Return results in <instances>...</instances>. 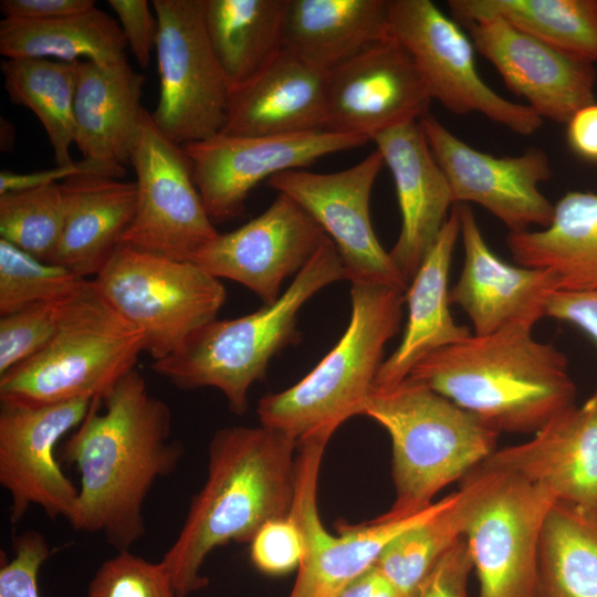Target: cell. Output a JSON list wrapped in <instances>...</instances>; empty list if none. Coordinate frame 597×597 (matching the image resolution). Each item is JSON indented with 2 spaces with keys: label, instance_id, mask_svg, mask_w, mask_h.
<instances>
[{
  "label": "cell",
  "instance_id": "obj_1",
  "mask_svg": "<svg viewBox=\"0 0 597 597\" xmlns=\"http://www.w3.org/2000/svg\"><path fill=\"white\" fill-rule=\"evenodd\" d=\"M172 434L168 405L134 369L91 408L69 438L62 459L80 473L75 509L78 532L102 534L117 552L145 532L144 504L157 480L175 472L184 457Z\"/></svg>",
  "mask_w": 597,
  "mask_h": 597
},
{
  "label": "cell",
  "instance_id": "obj_2",
  "mask_svg": "<svg viewBox=\"0 0 597 597\" xmlns=\"http://www.w3.org/2000/svg\"><path fill=\"white\" fill-rule=\"evenodd\" d=\"M297 447L295 439L263 425L224 427L213 433L206 480L160 561L177 597L209 585L202 566L216 548L250 543L265 523L289 515Z\"/></svg>",
  "mask_w": 597,
  "mask_h": 597
},
{
  "label": "cell",
  "instance_id": "obj_3",
  "mask_svg": "<svg viewBox=\"0 0 597 597\" xmlns=\"http://www.w3.org/2000/svg\"><path fill=\"white\" fill-rule=\"evenodd\" d=\"M408 377L500 433H535L576 397L566 356L524 326L471 334L425 356Z\"/></svg>",
  "mask_w": 597,
  "mask_h": 597
},
{
  "label": "cell",
  "instance_id": "obj_4",
  "mask_svg": "<svg viewBox=\"0 0 597 597\" xmlns=\"http://www.w3.org/2000/svg\"><path fill=\"white\" fill-rule=\"evenodd\" d=\"M346 280L338 251L327 237L280 297L232 320L198 328L174 354L151 368L180 389L216 388L235 415L248 410L251 386L265 377L270 360L300 341L297 315L325 286Z\"/></svg>",
  "mask_w": 597,
  "mask_h": 597
},
{
  "label": "cell",
  "instance_id": "obj_5",
  "mask_svg": "<svg viewBox=\"0 0 597 597\" xmlns=\"http://www.w3.org/2000/svg\"><path fill=\"white\" fill-rule=\"evenodd\" d=\"M363 416L380 425L391 440L395 499L380 514L387 519L429 507L440 491L496 450L500 436L474 413L410 377L373 391Z\"/></svg>",
  "mask_w": 597,
  "mask_h": 597
},
{
  "label": "cell",
  "instance_id": "obj_6",
  "mask_svg": "<svg viewBox=\"0 0 597 597\" xmlns=\"http://www.w3.org/2000/svg\"><path fill=\"white\" fill-rule=\"evenodd\" d=\"M350 320L337 344L298 383L258 404L260 423L297 442L332 438L349 418L363 415L398 333L405 292L376 283H352Z\"/></svg>",
  "mask_w": 597,
  "mask_h": 597
},
{
  "label": "cell",
  "instance_id": "obj_7",
  "mask_svg": "<svg viewBox=\"0 0 597 597\" xmlns=\"http://www.w3.org/2000/svg\"><path fill=\"white\" fill-rule=\"evenodd\" d=\"M144 352L142 331L102 296L92 280L70 300L60 327L46 346L0 376V400H102L135 369Z\"/></svg>",
  "mask_w": 597,
  "mask_h": 597
},
{
  "label": "cell",
  "instance_id": "obj_8",
  "mask_svg": "<svg viewBox=\"0 0 597 597\" xmlns=\"http://www.w3.org/2000/svg\"><path fill=\"white\" fill-rule=\"evenodd\" d=\"M102 296L142 331L153 360L178 350L217 318L227 292L191 261H177L123 243L94 277Z\"/></svg>",
  "mask_w": 597,
  "mask_h": 597
},
{
  "label": "cell",
  "instance_id": "obj_9",
  "mask_svg": "<svg viewBox=\"0 0 597 597\" xmlns=\"http://www.w3.org/2000/svg\"><path fill=\"white\" fill-rule=\"evenodd\" d=\"M205 0H154L159 98L151 118L174 143L185 146L223 128L230 86L211 49Z\"/></svg>",
  "mask_w": 597,
  "mask_h": 597
},
{
  "label": "cell",
  "instance_id": "obj_10",
  "mask_svg": "<svg viewBox=\"0 0 597 597\" xmlns=\"http://www.w3.org/2000/svg\"><path fill=\"white\" fill-rule=\"evenodd\" d=\"M479 488L464 530L479 597H535L540 543L552 494L516 475L478 467Z\"/></svg>",
  "mask_w": 597,
  "mask_h": 597
},
{
  "label": "cell",
  "instance_id": "obj_11",
  "mask_svg": "<svg viewBox=\"0 0 597 597\" xmlns=\"http://www.w3.org/2000/svg\"><path fill=\"white\" fill-rule=\"evenodd\" d=\"M392 36L413 59L432 100L448 111L479 113L530 136L543 119L527 105L504 98L478 72L474 45L455 20L430 0H389Z\"/></svg>",
  "mask_w": 597,
  "mask_h": 597
},
{
  "label": "cell",
  "instance_id": "obj_12",
  "mask_svg": "<svg viewBox=\"0 0 597 597\" xmlns=\"http://www.w3.org/2000/svg\"><path fill=\"white\" fill-rule=\"evenodd\" d=\"M137 201L121 243L177 261H191L219 232L210 220L184 148L145 111L130 157Z\"/></svg>",
  "mask_w": 597,
  "mask_h": 597
},
{
  "label": "cell",
  "instance_id": "obj_13",
  "mask_svg": "<svg viewBox=\"0 0 597 597\" xmlns=\"http://www.w3.org/2000/svg\"><path fill=\"white\" fill-rule=\"evenodd\" d=\"M328 441L316 437L298 442L289 516L302 534L304 553L287 597H339L352 582L376 564L396 536L430 516L441 504L442 499L405 517L379 515L333 535L325 528L317 504L320 471Z\"/></svg>",
  "mask_w": 597,
  "mask_h": 597
},
{
  "label": "cell",
  "instance_id": "obj_14",
  "mask_svg": "<svg viewBox=\"0 0 597 597\" xmlns=\"http://www.w3.org/2000/svg\"><path fill=\"white\" fill-rule=\"evenodd\" d=\"M385 165L378 149L356 165L335 172L286 170L266 185L298 203L335 244L346 280L407 291L389 252L378 241L370 219V195Z\"/></svg>",
  "mask_w": 597,
  "mask_h": 597
},
{
  "label": "cell",
  "instance_id": "obj_15",
  "mask_svg": "<svg viewBox=\"0 0 597 597\" xmlns=\"http://www.w3.org/2000/svg\"><path fill=\"white\" fill-rule=\"evenodd\" d=\"M367 139L327 129L272 136L218 134L184 146L193 180L213 223L239 217L251 190L272 176L310 166Z\"/></svg>",
  "mask_w": 597,
  "mask_h": 597
},
{
  "label": "cell",
  "instance_id": "obj_16",
  "mask_svg": "<svg viewBox=\"0 0 597 597\" xmlns=\"http://www.w3.org/2000/svg\"><path fill=\"white\" fill-rule=\"evenodd\" d=\"M93 400L24 404L0 400V484L10 496V521L19 523L31 506L51 519L71 517L78 488L61 470L54 450L77 428Z\"/></svg>",
  "mask_w": 597,
  "mask_h": 597
},
{
  "label": "cell",
  "instance_id": "obj_17",
  "mask_svg": "<svg viewBox=\"0 0 597 597\" xmlns=\"http://www.w3.org/2000/svg\"><path fill=\"white\" fill-rule=\"evenodd\" d=\"M418 123L449 181L454 205L478 203L510 232L551 223L554 206L538 187L552 175L543 149L531 147L517 156L496 157L474 149L429 113Z\"/></svg>",
  "mask_w": 597,
  "mask_h": 597
},
{
  "label": "cell",
  "instance_id": "obj_18",
  "mask_svg": "<svg viewBox=\"0 0 597 597\" xmlns=\"http://www.w3.org/2000/svg\"><path fill=\"white\" fill-rule=\"evenodd\" d=\"M431 101L413 59L391 36L327 72L326 129L374 140L418 122Z\"/></svg>",
  "mask_w": 597,
  "mask_h": 597
},
{
  "label": "cell",
  "instance_id": "obj_19",
  "mask_svg": "<svg viewBox=\"0 0 597 597\" xmlns=\"http://www.w3.org/2000/svg\"><path fill=\"white\" fill-rule=\"evenodd\" d=\"M326 238L298 203L277 193L264 212L233 231L219 233L191 262L219 280L244 285L271 304L280 297L284 280L297 274Z\"/></svg>",
  "mask_w": 597,
  "mask_h": 597
},
{
  "label": "cell",
  "instance_id": "obj_20",
  "mask_svg": "<svg viewBox=\"0 0 597 597\" xmlns=\"http://www.w3.org/2000/svg\"><path fill=\"white\" fill-rule=\"evenodd\" d=\"M467 27L474 49L542 119L567 124L577 111L595 103L594 63L556 50L501 18Z\"/></svg>",
  "mask_w": 597,
  "mask_h": 597
},
{
  "label": "cell",
  "instance_id": "obj_21",
  "mask_svg": "<svg viewBox=\"0 0 597 597\" xmlns=\"http://www.w3.org/2000/svg\"><path fill=\"white\" fill-rule=\"evenodd\" d=\"M455 207L464 261L449 292L450 304L467 313L478 336L515 326L533 328L546 316L551 296L559 291L556 274L499 258L484 240L472 209L465 203Z\"/></svg>",
  "mask_w": 597,
  "mask_h": 597
},
{
  "label": "cell",
  "instance_id": "obj_22",
  "mask_svg": "<svg viewBox=\"0 0 597 597\" xmlns=\"http://www.w3.org/2000/svg\"><path fill=\"white\" fill-rule=\"evenodd\" d=\"M479 467L547 490L556 502L597 511V389L551 418L525 442L496 449Z\"/></svg>",
  "mask_w": 597,
  "mask_h": 597
},
{
  "label": "cell",
  "instance_id": "obj_23",
  "mask_svg": "<svg viewBox=\"0 0 597 597\" xmlns=\"http://www.w3.org/2000/svg\"><path fill=\"white\" fill-rule=\"evenodd\" d=\"M373 142L391 171L401 213L389 255L410 283L449 218L452 191L418 122L389 128Z\"/></svg>",
  "mask_w": 597,
  "mask_h": 597
},
{
  "label": "cell",
  "instance_id": "obj_24",
  "mask_svg": "<svg viewBox=\"0 0 597 597\" xmlns=\"http://www.w3.org/2000/svg\"><path fill=\"white\" fill-rule=\"evenodd\" d=\"M145 82L127 59L111 65L77 62L75 144L86 172L125 176L146 111L140 102Z\"/></svg>",
  "mask_w": 597,
  "mask_h": 597
},
{
  "label": "cell",
  "instance_id": "obj_25",
  "mask_svg": "<svg viewBox=\"0 0 597 597\" xmlns=\"http://www.w3.org/2000/svg\"><path fill=\"white\" fill-rule=\"evenodd\" d=\"M326 76L281 51L264 69L230 91L220 134L272 136L326 129Z\"/></svg>",
  "mask_w": 597,
  "mask_h": 597
},
{
  "label": "cell",
  "instance_id": "obj_26",
  "mask_svg": "<svg viewBox=\"0 0 597 597\" xmlns=\"http://www.w3.org/2000/svg\"><path fill=\"white\" fill-rule=\"evenodd\" d=\"M64 217L49 259L76 275L96 276L135 217V181L83 171L61 182Z\"/></svg>",
  "mask_w": 597,
  "mask_h": 597
},
{
  "label": "cell",
  "instance_id": "obj_27",
  "mask_svg": "<svg viewBox=\"0 0 597 597\" xmlns=\"http://www.w3.org/2000/svg\"><path fill=\"white\" fill-rule=\"evenodd\" d=\"M459 235L460 220L454 205L405 293L408 318L404 335L381 364L373 391L398 385L425 356L471 335L469 327L455 323L450 312L448 279Z\"/></svg>",
  "mask_w": 597,
  "mask_h": 597
},
{
  "label": "cell",
  "instance_id": "obj_28",
  "mask_svg": "<svg viewBox=\"0 0 597 597\" xmlns=\"http://www.w3.org/2000/svg\"><path fill=\"white\" fill-rule=\"evenodd\" d=\"M389 0H289L282 50L328 72L392 36Z\"/></svg>",
  "mask_w": 597,
  "mask_h": 597
},
{
  "label": "cell",
  "instance_id": "obj_29",
  "mask_svg": "<svg viewBox=\"0 0 597 597\" xmlns=\"http://www.w3.org/2000/svg\"><path fill=\"white\" fill-rule=\"evenodd\" d=\"M506 244L519 265L553 271L559 291H597V193L566 192L547 227L510 232Z\"/></svg>",
  "mask_w": 597,
  "mask_h": 597
},
{
  "label": "cell",
  "instance_id": "obj_30",
  "mask_svg": "<svg viewBox=\"0 0 597 597\" xmlns=\"http://www.w3.org/2000/svg\"><path fill=\"white\" fill-rule=\"evenodd\" d=\"M289 0H205L206 32L230 91L264 69L283 48Z\"/></svg>",
  "mask_w": 597,
  "mask_h": 597
},
{
  "label": "cell",
  "instance_id": "obj_31",
  "mask_svg": "<svg viewBox=\"0 0 597 597\" xmlns=\"http://www.w3.org/2000/svg\"><path fill=\"white\" fill-rule=\"evenodd\" d=\"M119 23L97 7L80 14L49 21L3 19L0 53L6 59L90 61L101 65L126 60Z\"/></svg>",
  "mask_w": 597,
  "mask_h": 597
},
{
  "label": "cell",
  "instance_id": "obj_32",
  "mask_svg": "<svg viewBox=\"0 0 597 597\" xmlns=\"http://www.w3.org/2000/svg\"><path fill=\"white\" fill-rule=\"evenodd\" d=\"M455 21L501 18L574 57L597 62V0H450Z\"/></svg>",
  "mask_w": 597,
  "mask_h": 597
},
{
  "label": "cell",
  "instance_id": "obj_33",
  "mask_svg": "<svg viewBox=\"0 0 597 597\" xmlns=\"http://www.w3.org/2000/svg\"><path fill=\"white\" fill-rule=\"evenodd\" d=\"M478 488L479 478L472 471L458 491L442 498L436 512L385 547L375 565L402 597H416L438 562L463 538Z\"/></svg>",
  "mask_w": 597,
  "mask_h": 597
},
{
  "label": "cell",
  "instance_id": "obj_34",
  "mask_svg": "<svg viewBox=\"0 0 597 597\" xmlns=\"http://www.w3.org/2000/svg\"><path fill=\"white\" fill-rule=\"evenodd\" d=\"M535 597H597V511L554 503L542 532Z\"/></svg>",
  "mask_w": 597,
  "mask_h": 597
},
{
  "label": "cell",
  "instance_id": "obj_35",
  "mask_svg": "<svg viewBox=\"0 0 597 597\" xmlns=\"http://www.w3.org/2000/svg\"><path fill=\"white\" fill-rule=\"evenodd\" d=\"M77 62L46 59H6L1 62L9 98L36 115L53 148L56 166L74 164L70 148L75 144Z\"/></svg>",
  "mask_w": 597,
  "mask_h": 597
},
{
  "label": "cell",
  "instance_id": "obj_36",
  "mask_svg": "<svg viewBox=\"0 0 597 597\" xmlns=\"http://www.w3.org/2000/svg\"><path fill=\"white\" fill-rule=\"evenodd\" d=\"M61 182L0 195V239L49 261L61 235Z\"/></svg>",
  "mask_w": 597,
  "mask_h": 597
},
{
  "label": "cell",
  "instance_id": "obj_37",
  "mask_svg": "<svg viewBox=\"0 0 597 597\" xmlns=\"http://www.w3.org/2000/svg\"><path fill=\"white\" fill-rule=\"evenodd\" d=\"M91 281L0 239V315L71 298Z\"/></svg>",
  "mask_w": 597,
  "mask_h": 597
},
{
  "label": "cell",
  "instance_id": "obj_38",
  "mask_svg": "<svg viewBox=\"0 0 597 597\" xmlns=\"http://www.w3.org/2000/svg\"><path fill=\"white\" fill-rule=\"evenodd\" d=\"M71 298L0 315V376L46 346L59 329Z\"/></svg>",
  "mask_w": 597,
  "mask_h": 597
},
{
  "label": "cell",
  "instance_id": "obj_39",
  "mask_svg": "<svg viewBox=\"0 0 597 597\" xmlns=\"http://www.w3.org/2000/svg\"><path fill=\"white\" fill-rule=\"evenodd\" d=\"M86 597H177L161 563L118 551L96 570Z\"/></svg>",
  "mask_w": 597,
  "mask_h": 597
},
{
  "label": "cell",
  "instance_id": "obj_40",
  "mask_svg": "<svg viewBox=\"0 0 597 597\" xmlns=\"http://www.w3.org/2000/svg\"><path fill=\"white\" fill-rule=\"evenodd\" d=\"M250 545L252 564L273 576L297 569L304 553L302 534L289 515L265 523Z\"/></svg>",
  "mask_w": 597,
  "mask_h": 597
},
{
  "label": "cell",
  "instance_id": "obj_41",
  "mask_svg": "<svg viewBox=\"0 0 597 597\" xmlns=\"http://www.w3.org/2000/svg\"><path fill=\"white\" fill-rule=\"evenodd\" d=\"M50 547L44 536L27 530L12 542V558L1 562L0 597H40L38 576L50 557Z\"/></svg>",
  "mask_w": 597,
  "mask_h": 597
},
{
  "label": "cell",
  "instance_id": "obj_42",
  "mask_svg": "<svg viewBox=\"0 0 597 597\" xmlns=\"http://www.w3.org/2000/svg\"><path fill=\"white\" fill-rule=\"evenodd\" d=\"M116 13L127 46L140 67H147L156 45L157 20L146 0H108Z\"/></svg>",
  "mask_w": 597,
  "mask_h": 597
},
{
  "label": "cell",
  "instance_id": "obj_43",
  "mask_svg": "<svg viewBox=\"0 0 597 597\" xmlns=\"http://www.w3.org/2000/svg\"><path fill=\"white\" fill-rule=\"evenodd\" d=\"M473 570L464 538L433 567L416 597H469L468 578Z\"/></svg>",
  "mask_w": 597,
  "mask_h": 597
},
{
  "label": "cell",
  "instance_id": "obj_44",
  "mask_svg": "<svg viewBox=\"0 0 597 597\" xmlns=\"http://www.w3.org/2000/svg\"><path fill=\"white\" fill-rule=\"evenodd\" d=\"M546 316L576 326L597 343V291H557L548 301Z\"/></svg>",
  "mask_w": 597,
  "mask_h": 597
},
{
  "label": "cell",
  "instance_id": "obj_45",
  "mask_svg": "<svg viewBox=\"0 0 597 597\" xmlns=\"http://www.w3.org/2000/svg\"><path fill=\"white\" fill-rule=\"evenodd\" d=\"M96 7L93 0H1L4 19L49 21L80 14Z\"/></svg>",
  "mask_w": 597,
  "mask_h": 597
},
{
  "label": "cell",
  "instance_id": "obj_46",
  "mask_svg": "<svg viewBox=\"0 0 597 597\" xmlns=\"http://www.w3.org/2000/svg\"><path fill=\"white\" fill-rule=\"evenodd\" d=\"M566 138L579 157L597 163V103L577 111L567 122Z\"/></svg>",
  "mask_w": 597,
  "mask_h": 597
},
{
  "label": "cell",
  "instance_id": "obj_47",
  "mask_svg": "<svg viewBox=\"0 0 597 597\" xmlns=\"http://www.w3.org/2000/svg\"><path fill=\"white\" fill-rule=\"evenodd\" d=\"M85 171L80 163L70 166H56L51 169L14 172L10 170L0 171V195L10 191L34 189L52 184H60L67 178Z\"/></svg>",
  "mask_w": 597,
  "mask_h": 597
},
{
  "label": "cell",
  "instance_id": "obj_48",
  "mask_svg": "<svg viewBox=\"0 0 597 597\" xmlns=\"http://www.w3.org/2000/svg\"><path fill=\"white\" fill-rule=\"evenodd\" d=\"M339 597H402L389 578L374 565L354 582Z\"/></svg>",
  "mask_w": 597,
  "mask_h": 597
},
{
  "label": "cell",
  "instance_id": "obj_49",
  "mask_svg": "<svg viewBox=\"0 0 597 597\" xmlns=\"http://www.w3.org/2000/svg\"><path fill=\"white\" fill-rule=\"evenodd\" d=\"M14 145V127L13 125L1 118V150L10 151Z\"/></svg>",
  "mask_w": 597,
  "mask_h": 597
}]
</instances>
